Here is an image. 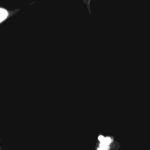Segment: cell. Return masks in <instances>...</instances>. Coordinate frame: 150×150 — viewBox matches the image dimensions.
Returning a JSON list of instances; mask_svg holds the SVG:
<instances>
[{
	"label": "cell",
	"mask_w": 150,
	"mask_h": 150,
	"mask_svg": "<svg viewBox=\"0 0 150 150\" xmlns=\"http://www.w3.org/2000/svg\"><path fill=\"white\" fill-rule=\"evenodd\" d=\"M98 140L100 142V147L98 148V150H108L109 149V145L111 142V139L109 137L104 138V136H99Z\"/></svg>",
	"instance_id": "6da1fadb"
},
{
	"label": "cell",
	"mask_w": 150,
	"mask_h": 150,
	"mask_svg": "<svg viewBox=\"0 0 150 150\" xmlns=\"http://www.w3.org/2000/svg\"><path fill=\"white\" fill-rule=\"evenodd\" d=\"M7 15H8V13H7V10H5L4 9L0 8V22L3 21L7 18Z\"/></svg>",
	"instance_id": "7a4b0ae2"
}]
</instances>
